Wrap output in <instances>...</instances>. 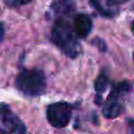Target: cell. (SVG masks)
I'll list each match as a JSON object with an SVG mask.
<instances>
[{
  "label": "cell",
  "mask_w": 134,
  "mask_h": 134,
  "mask_svg": "<svg viewBox=\"0 0 134 134\" xmlns=\"http://www.w3.org/2000/svg\"><path fill=\"white\" fill-rule=\"evenodd\" d=\"M74 0H54L48 9V15L53 20L49 32V41L67 58L76 59L82 52L80 40L72 26V18L75 13Z\"/></svg>",
  "instance_id": "6da1fadb"
},
{
  "label": "cell",
  "mask_w": 134,
  "mask_h": 134,
  "mask_svg": "<svg viewBox=\"0 0 134 134\" xmlns=\"http://www.w3.org/2000/svg\"><path fill=\"white\" fill-rule=\"evenodd\" d=\"M14 87L27 98L40 97L47 88L46 74L40 68L23 67L14 79Z\"/></svg>",
  "instance_id": "7a4b0ae2"
},
{
  "label": "cell",
  "mask_w": 134,
  "mask_h": 134,
  "mask_svg": "<svg viewBox=\"0 0 134 134\" xmlns=\"http://www.w3.org/2000/svg\"><path fill=\"white\" fill-rule=\"evenodd\" d=\"M133 83L130 80H124L113 83L111 93L106 101L102 102V115L106 119H115L125 112V98L132 92Z\"/></svg>",
  "instance_id": "3957f363"
},
{
  "label": "cell",
  "mask_w": 134,
  "mask_h": 134,
  "mask_svg": "<svg viewBox=\"0 0 134 134\" xmlns=\"http://www.w3.org/2000/svg\"><path fill=\"white\" fill-rule=\"evenodd\" d=\"M76 102L71 104L66 101L53 102L46 108V118L49 125L54 128H65L68 126L73 115V111L76 108Z\"/></svg>",
  "instance_id": "277c9868"
},
{
  "label": "cell",
  "mask_w": 134,
  "mask_h": 134,
  "mask_svg": "<svg viewBox=\"0 0 134 134\" xmlns=\"http://www.w3.org/2000/svg\"><path fill=\"white\" fill-rule=\"evenodd\" d=\"M28 130L24 121L9 108L7 104H0V133L25 134Z\"/></svg>",
  "instance_id": "5b68a950"
},
{
  "label": "cell",
  "mask_w": 134,
  "mask_h": 134,
  "mask_svg": "<svg viewBox=\"0 0 134 134\" xmlns=\"http://www.w3.org/2000/svg\"><path fill=\"white\" fill-rule=\"evenodd\" d=\"M72 26H73V31L78 37V39L83 40L87 39V37L92 32L93 20L88 14L75 12L73 14V18H72Z\"/></svg>",
  "instance_id": "8992f818"
},
{
  "label": "cell",
  "mask_w": 134,
  "mask_h": 134,
  "mask_svg": "<svg viewBox=\"0 0 134 134\" xmlns=\"http://www.w3.org/2000/svg\"><path fill=\"white\" fill-rule=\"evenodd\" d=\"M98 15L107 19H114L119 14V5L114 0H88Z\"/></svg>",
  "instance_id": "52a82bcc"
},
{
  "label": "cell",
  "mask_w": 134,
  "mask_h": 134,
  "mask_svg": "<svg viewBox=\"0 0 134 134\" xmlns=\"http://www.w3.org/2000/svg\"><path fill=\"white\" fill-rule=\"evenodd\" d=\"M108 86H109V75L106 69H104V71L100 72V74L97 76V79L94 81V91H95L94 104L97 106H101L102 105V102H104L102 95L107 91Z\"/></svg>",
  "instance_id": "ba28073f"
},
{
  "label": "cell",
  "mask_w": 134,
  "mask_h": 134,
  "mask_svg": "<svg viewBox=\"0 0 134 134\" xmlns=\"http://www.w3.org/2000/svg\"><path fill=\"white\" fill-rule=\"evenodd\" d=\"M2 2L8 8H18V7H21L24 5L32 2V0H2Z\"/></svg>",
  "instance_id": "9c48e42d"
},
{
  "label": "cell",
  "mask_w": 134,
  "mask_h": 134,
  "mask_svg": "<svg viewBox=\"0 0 134 134\" xmlns=\"http://www.w3.org/2000/svg\"><path fill=\"white\" fill-rule=\"evenodd\" d=\"M91 45L95 46L101 53H105V52L107 51V44L105 42V40H102L101 38H99V37H95L93 40H91Z\"/></svg>",
  "instance_id": "30bf717a"
},
{
  "label": "cell",
  "mask_w": 134,
  "mask_h": 134,
  "mask_svg": "<svg viewBox=\"0 0 134 134\" xmlns=\"http://www.w3.org/2000/svg\"><path fill=\"white\" fill-rule=\"evenodd\" d=\"M5 40V24L0 23V42H2Z\"/></svg>",
  "instance_id": "8fae6325"
},
{
  "label": "cell",
  "mask_w": 134,
  "mask_h": 134,
  "mask_svg": "<svg viewBox=\"0 0 134 134\" xmlns=\"http://www.w3.org/2000/svg\"><path fill=\"white\" fill-rule=\"evenodd\" d=\"M128 127H130V130H131V133H133V119L128 120Z\"/></svg>",
  "instance_id": "7c38bea8"
},
{
  "label": "cell",
  "mask_w": 134,
  "mask_h": 134,
  "mask_svg": "<svg viewBox=\"0 0 134 134\" xmlns=\"http://www.w3.org/2000/svg\"><path fill=\"white\" fill-rule=\"evenodd\" d=\"M114 1H115L118 5H121V4H125V2L130 1V0H114Z\"/></svg>",
  "instance_id": "4fadbf2b"
}]
</instances>
